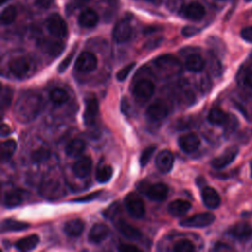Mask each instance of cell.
Segmentation results:
<instances>
[{"label": "cell", "instance_id": "cell-1", "mask_svg": "<svg viewBox=\"0 0 252 252\" xmlns=\"http://www.w3.org/2000/svg\"><path fill=\"white\" fill-rule=\"evenodd\" d=\"M41 108V99L32 92L23 93L15 106V117L22 123L32 121L36 117Z\"/></svg>", "mask_w": 252, "mask_h": 252}, {"label": "cell", "instance_id": "cell-2", "mask_svg": "<svg viewBox=\"0 0 252 252\" xmlns=\"http://www.w3.org/2000/svg\"><path fill=\"white\" fill-rule=\"evenodd\" d=\"M155 66L164 77L176 76L182 71L180 60L171 54H165L158 57L155 60Z\"/></svg>", "mask_w": 252, "mask_h": 252}, {"label": "cell", "instance_id": "cell-3", "mask_svg": "<svg viewBox=\"0 0 252 252\" xmlns=\"http://www.w3.org/2000/svg\"><path fill=\"white\" fill-rule=\"evenodd\" d=\"M124 205L129 215L135 219H141L145 215V205L140 197L134 193L126 195Z\"/></svg>", "mask_w": 252, "mask_h": 252}, {"label": "cell", "instance_id": "cell-4", "mask_svg": "<svg viewBox=\"0 0 252 252\" xmlns=\"http://www.w3.org/2000/svg\"><path fill=\"white\" fill-rule=\"evenodd\" d=\"M215 215L209 212L200 213L182 220L180 225L183 228H205L215 221Z\"/></svg>", "mask_w": 252, "mask_h": 252}, {"label": "cell", "instance_id": "cell-5", "mask_svg": "<svg viewBox=\"0 0 252 252\" xmlns=\"http://www.w3.org/2000/svg\"><path fill=\"white\" fill-rule=\"evenodd\" d=\"M131 36H132V27L129 19L123 18L119 22H117L112 32V37L114 41H116L118 44L126 43V41L130 39Z\"/></svg>", "mask_w": 252, "mask_h": 252}, {"label": "cell", "instance_id": "cell-6", "mask_svg": "<svg viewBox=\"0 0 252 252\" xmlns=\"http://www.w3.org/2000/svg\"><path fill=\"white\" fill-rule=\"evenodd\" d=\"M47 27L51 35L61 38L67 36L68 27L63 18L58 14H52L47 20Z\"/></svg>", "mask_w": 252, "mask_h": 252}, {"label": "cell", "instance_id": "cell-7", "mask_svg": "<svg viewBox=\"0 0 252 252\" xmlns=\"http://www.w3.org/2000/svg\"><path fill=\"white\" fill-rule=\"evenodd\" d=\"M98 66V59L97 56L90 52H84L82 53L76 62H75V68L79 72L83 73H89L94 71Z\"/></svg>", "mask_w": 252, "mask_h": 252}, {"label": "cell", "instance_id": "cell-8", "mask_svg": "<svg viewBox=\"0 0 252 252\" xmlns=\"http://www.w3.org/2000/svg\"><path fill=\"white\" fill-rule=\"evenodd\" d=\"M155 92L154 83L150 80L144 79L137 82L134 86L133 94L137 101L141 103H145L151 99Z\"/></svg>", "mask_w": 252, "mask_h": 252}, {"label": "cell", "instance_id": "cell-9", "mask_svg": "<svg viewBox=\"0 0 252 252\" xmlns=\"http://www.w3.org/2000/svg\"><path fill=\"white\" fill-rule=\"evenodd\" d=\"M146 114L151 121L160 122L169 114V108L162 100H157L147 108Z\"/></svg>", "mask_w": 252, "mask_h": 252}, {"label": "cell", "instance_id": "cell-10", "mask_svg": "<svg viewBox=\"0 0 252 252\" xmlns=\"http://www.w3.org/2000/svg\"><path fill=\"white\" fill-rule=\"evenodd\" d=\"M237 155H238V148L237 147H230L222 155L215 158L211 162V164H212L213 167H215V169H217V170L224 169V167H226L227 165H229L230 163H232L235 160Z\"/></svg>", "mask_w": 252, "mask_h": 252}, {"label": "cell", "instance_id": "cell-11", "mask_svg": "<svg viewBox=\"0 0 252 252\" xmlns=\"http://www.w3.org/2000/svg\"><path fill=\"white\" fill-rule=\"evenodd\" d=\"M140 191H143L151 200L154 201H163L166 196L169 189L167 186L163 183H155V184H150L146 187H142Z\"/></svg>", "mask_w": 252, "mask_h": 252}, {"label": "cell", "instance_id": "cell-12", "mask_svg": "<svg viewBox=\"0 0 252 252\" xmlns=\"http://www.w3.org/2000/svg\"><path fill=\"white\" fill-rule=\"evenodd\" d=\"M174 162L175 158L172 152H170L169 150H162L158 154L156 158V166L161 173L166 174L172 171Z\"/></svg>", "mask_w": 252, "mask_h": 252}, {"label": "cell", "instance_id": "cell-13", "mask_svg": "<svg viewBox=\"0 0 252 252\" xmlns=\"http://www.w3.org/2000/svg\"><path fill=\"white\" fill-rule=\"evenodd\" d=\"M180 12L184 18L192 20V21H199V20L203 19V17L206 14L204 6L201 3L196 2V1L190 2L189 4L185 5L180 10Z\"/></svg>", "mask_w": 252, "mask_h": 252}, {"label": "cell", "instance_id": "cell-14", "mask_svg": "<svg viewBox=\"0 0 252 252\" xmlns=\"http://www.w3.org/2000/svg\"><path fill=\"white\" fill-rule=\"evenodd\" d=\"M92 160L89 157H84L79 159L73 165V174L79 179L87 178L92 170Z\"/></svg>", "mask_w": 252, "mask_h": 252}, {"label": "cell", "instance_id": "cell-15", "mask_svg": "<svg viewBox=\"0 0 252 252\" xmlns=\"http://www.w3.org/2000/svg\"><path fill=\"white\" fill-rule=\"evenodd\" d=\"M179 145L180 149L185 153H193L200 146V139L195 133L184 134L179 139Z\"/></svg>", "mask_w": 252, "mask_h": 252}, {"label": "cell", "instance_id": "cell-16", "mask_svg": "<svg viewBox=\"0 0 252 252\" xmlns=\"http://www.w3.org/2000/svg\"><path fill=\"white\" fill-rule=\"evenodd\" d=\"M202 200L206 207L210 209H216L221 204V197L219 193L210 186H206L202 189Z\"/></svg>", "mask_w": 252, "mask_h": 252}, {"label": "cell", "instance_id": "cell-17", "mask_svg": "<svg viewBox=\"0 0 252 252\" xmlns=\"http://www.w3.org/2000/svg\"><path fill=\"white\" fill-rule=\"evenodd\" d=\"M30 62L25 57H17L14 58L9 65L11 73L17 78L25 77L30 71Z\"/></svg>", "mask_w": 252, "mask_h": 252}, {"label": "cell", "instance_id": "cell-18", "mask_svg": "<svg viewBox=\"0 0 252 252\" xmlns=\"http://www.w3.org/2000/svg\"><path fill=\"white\" fill-rule=\"evenodd\" d=\"M115 226L123 236L130 240H137L142 236V234L138 229L129 225L128 223H126L123 219L117 220L115 223Z\"/></svg>", "mask_w": 252, "mask_h": 252}, {"label": "cell", "instance_id": "cell-19", "mask_svg": "<svg viewBox=\"0 0 252 252\" xmlns=\"http://www.w3.org/2000/svg\"><path fill=\"white\" fill-rule=\"evenodd\" d=\"M99 22V15L98 13L91 9L87 8L83 10L78 18V23L83 28H93Z\"/></svg>", "mask_w": 252, "mask_h": 252}, {"label": "cell", "instance_id": "cell-20", "mask_svg": "<svg viewBox=\"0 0 252 252\" xmlns=\"http://www.w3.org/2000/svg\"><path fill=\"white\" fill-rule=\"evenodd\" d=\"M230 234L236 239L246 240L252 235V227L245 222H239L230 229Z\"/></svg>", "mask_w": 252, "mask_h": 252}, {"label": "cell", "instance_id": "cell-21", "mask_svg": "<svg viewBox=\"0 0 252 252\" xmlns=\"http://www.w3.org/2000/svg\"><path fill=\"white\" fill-rule=\"evenodd\" d=\"M99 114V103L96 98H90L86 103L85 112H84V120L86 125H92Z\"/></svg>", "mask_w": 252, "mask_h": 252}, {"label": "cell", "instance_id": "cell-22", "mask_svg": "<svg viewBox=\"0 0 252 252\" xmlns=\"http://www.w3.org/2000/svg\"><path fill=\"white\" fill-rule=\"evenodd\" d=\"M191 209V204L186 200H175L170 203L167 211L174 217H180L185 215Z\"/></svg>", "mask_w": 252, "mask_h": 252}, {"label": "cell", "instance_id": "cell-23", "mask_svg": "<svg viewBox=\"0 0 252 252\" xmlns=\"http://www.w3.org/2000/svg\"><path fill=\"white\" fill-rule=\"evenodd\" d=\"M109 234V229L105 224H96L89 233V240L93 243H100Z\"/></svg>", "mask_w": 252, "mask_h": 252}, {"label": "cell", "instance_id": "cell-24", "mask_svg": "<svg viewBox=\"0 0 252 252\" xmlns=\"http://www.w3.org/2000/svg\"><path fill=\"white\" fill-rule=\"evenodd\" d=\"M25 198V191L21 188L12 189L9 192H6L4 195V205L7 208H14L19 206Z\"/></svg>", "mask_w": 252, "mask_h": 252}, {"label": "cell", "instance_id": "cell-25", "mask_svg": "<svg viewBox=\"0 0 252 252\" xmlns=\"http://www.w3.org/2000/svg\"><path fill=\"white\" fill-rule=\"evenodd\" d=\"M85 229V224L82 220L75 219V220H70L65 223L64 225V233L71 237H77L82 234Z\"/></svg>", "mask_w": 252, "mask_h": 252}, {"label": "cell", "instance_id": "cell-26", "mask_svg": "<svg viewBox=\"0 0 252 252\" xmlns=\"http://www.w3.org/2000/svg\"><path fill=\"white\" fill-rule=\"evenodd\" d=\"M38 242H39L38 236L36 234H31V235H28L27 237L19 239L15 243V246L20 251H30L35 249L37 246Z\"/></svg>", "mask_w": 252, "mask_h": 252}, {"label": "cell", "instance_id": "cell-27", "mask_svg": "<svg viewBox=\"0 0 252 252\" xmlns=\"http://www.w3.org/2000/svg\"><path fill=\"white\" fill-rule=\"evenodd\" d=\"M85 148H86V143L82 139L76 138L71 140L68 143V145L65 148V152L69 157L76 158V157H79L84 152Z\"/></svg>", "mask_w": 252, "mask_h": 252}, {"label": "cell", "instance_id": "cell-28", "mask_svg": "<svg viewBox=\"0 0 252 252\" xmlns=\"http://www.w3.org/2000/svg\"><path fill=\"white\" fill-rule=\"evenodd\" d=\"M30 228V225L27 223H23L20 221H14L11 219H6L1 224V232H21Z\"/></svg>", "mask_w": 252, "mask_h": 252}, {"label": "cell", "instance_id": "cell-29", "mask_svg": "<svg viewBox=\"0 0 252 252\" xmlns=\"http://www.w3.org/2000/svg\"><path fill=\"white\" fill-rule=\"evenodd\" d=\"M229 117V114L226 113L220 108H214L210 110L208 114V120L211 124L214 125H224Z\"/></svg>", "mask_w": 252, "mask_h": 252}, {"label": "cell", "instance_id": "cell-30", "mask_svg": "<svg viewBox=\"0 0 252 252\" xmlns=\"http://www.w3.org/2000/svg\"><path fill=\"white\" fill-rule=\"evenodd\" d=\"M185 67L191 72H200L205 67V61L199 54H190L185 60Z\"/></svg>", "mask_w": 252, "mask_h": 252}, {"label": "cell", "instance_id": "cell-31", "mask_svg": "<svg viewBox=\"0 0 252 252\" xmlns=\"http://www.w3.org/2000/svg\"><path fill=\"white\" fill-rule=\"evenodd\" d=\"M41 47L46 53L53 56H58L64 50V45L59 40H45Z\"/></svg>", "mask_w": 252, "mask_h": 252}, {"label": "cell", "instance_id": "cell-32", "mask_svg": "<svg viewBox=\"0 0 252 252\" xmlns=\"http://www.w3.org/2000/svg\"><path fill=\"white\" fill-rule=\"evenodd\" d=\"M43 194L47 196L46 198H58L62 194V189L58 182H47L43 187Z\"/></svg>", "mask_w": 252, "mask_h": 252}, {"label": "cell", "instance_id": "cell-33", "mask_svg": "<svg viewBox=\"0 0 252 252\" xmlns=\"http://www.w3.org/2000/svg\"><path fill=\"white\" fill-rule=\"evenodd\" d=\"M17 144L15 142V140L13 139H8L4 142H2L1 144V160L4 161H8L13 154L15 153Z\"/></svg>", "mask_w": 252, "mask_h": 252}, {"label": "cell", "instance_id": "cell-34", "mask_svg": "<svg viewBox=\"0 0 252 252\" xmlns=\"http://www.w3.org/2000/svg\"><path fill=\"white\" fill-rule=\"evenodd\" d=\"M112 174H113V170H112V167L110 165H108V164L103 165L97 170L96 180L100 183H106L111 179Z\"/></svg>", "mask_w": 252, "mask_h": 252}, {"label": "cell", "instance_id": "cell-35", "mask_svg": "<svg viewBox=\"0 0 252 252\" xmlns=\"http://www.w3.org/2000/svg\"><path fill=\"white\" fill-rule=\"evenodd\" d=\"M50 98L52 100V102L55 105H63L64 103H66L69 99V96L67 94V92L63 89L60 88H56L54 89L51 94H50Z\"/></svg>", "mask_w": 252, "mask_h": 252}, {"label": "cell", "instance_id": "cell-36", "mask_svg": "<svg viewBox=\"0 0 252 252\" xmlns=\"http://www.w3.org/2000/svg\"><path fill=\"white\" fill-rule=\"evenodd\" d=\"M50 156L51 151L48 148H39L31 154V160L36 163H39L48 161L50 159Z\"/></svg>", "mask_w": 252, "mask_h": 252}, {"label": "cell", "instance_id": "cell-37", "mask_svg": "<svg viewBox=\"0 0 252 252\" xmlns=\"http://www.w3.org/2000/svg\"><path fill=\"white\" fill-rule=\"evenodd\" d=\"M13 90L9 86L2 87L1 90V108L4 111L6 108H8L12 103L13 99Z\"/></svg>", "mask_w": 252, "mask_h": 252}, {"label": "cell", "instance_id": "cell-38", "mask_svg": "<svg viewBox=\"0 0 252 252\" xmlns=\"http://www.w3.org/2000/svg\"><path fill=\"white\" fill-rule=\"evenodd\" d=\"M16 17L17 9L14 6H8L1 13V23L3 25H9L15 21Z\"/></svg>", "mask_w": 252, "mask_h": 252}, {"label": "cell", "instance_id": "cell-39", "mask_svg": "<svg viewBox=\"0 0 252 252\" xmlns=\"http://www.w3.org/2000/svg\"><path fill=\"white\" fill-rule=\"evenodd\" d=\"M195 249L193 243L188 239H181L178 241L174 247L176 252H192Z\"/></svg>", "mask_w": 252, "mask_h": 252}, {"label": "cell", "instance_id": "cell-40", "mask_svg": "<svg viewBox=\"0 0 252 252\" xmlns=\"http://www.w3.org/2000/svg\"><path fill=\"white\" fill-rule=\"evenodd\" d=\"M238 126V120L234 115L229 114V117L226 121V123L224 124V127H225V132L227 135H230L231 133H233Z\"/></svg>", "mask_w": 252, "mask_h": 252}, {"label": "cell", "instance_id": "cell-41", "mask_svg": "<svg viewBox=\"0 0 252 252\" xmlns=\"http://www.w3.org/2000/svg\"><path fill=\"white\" fill-rule=\"evenodd\" d=\"M156 150V147L155 146H151V147H148L146 148L142 154H141V157H140V164L142 167L146 166L147 163L150 162L151 158L153 157V154Z\"/></svg>", "mask_w": 252, "mask_h": 252}, {"label": "cell", "instance_id": "cell-42", "mask_svg": "<svg viewBox=\"0 0 252 252\" xmlns=\"http://www.w3.org/2000/svg\"><path fill=\"white\" fill-rule=\"evenodd\" d=\"M135 62H131V63H129L128 65H126V66H124L122 69H120L119 71H118V73L116 74V79L118 80V81H120V82H122V81H124L126 78L128 77V75L130 74V72L133 70V68L135 67Z\"/></svg>", "mask_w": 252, "mask_h": 252}, {"label": "cell", "instance_id": "cell-43", "mask_svg": "<svg viewBox=\"0 0 252 252\" xmlns=\"http://www.w3.org/2000/svg\"><path fill=\"white\" fill-rule=\"evenodd\" d=\"M118 210H119V206H118L116 203H114V204H112L108 210H106V211L104 212V215H105L107 218L112 220V219L114 218V216L117 214Z\"/></svg>", "mask_w": 252, "mask_h": 252}, {"label": "cell", "instance_id": "cell-44", "mask_svg": "<svg viewBox=\"0 0 252 252\" xmlns=\"http://www.w3.org/2000/svg\"><path fill=\"white\" fill-rule=\"evenodd\" d=\"M54 3V0H35V4L38 8L41 9H49Z\"/></svg>", "mask_w": 252, "mask_h": 252}, {"label": "cell", "instance_id": "cell-45", "mask_svg": "<svg viewBox=\"0 0 252 252\" xmlns=\"http://www.w3.org/2000/svg\"><path fill=\"white\" fill-rule=\"evenodd\" d=\"M73 55H74V52L71 53V54H69L68 56H67L65 59H63V61L59 64V66H58V71H59L60 73L64 72V71L69 67V65H70V63H71V61H72V59H73Z\"/></svg>", "mask_w": 252, "mask_h": 252}, {"label": "cell", "instance_id": "cell-46", "mask_svg": "<svg viewBox=\"0 0 252 252\" xmlns=\"http://www.w3.org/2000/svg\"><path fill=\"white\" fill-rule=\"evenodd\" d=\"M240 36L244 40L248 41V43H252V27L243 28L240 32Z\"/></svg>", "mask_w": 252, "mask_h": 252}, {"label": "cell", "instance_id": "cell-47", "mask_svg": "<svg viewBox=\"0 0 252 252\" xmlns=\"http://www.w3.org/2000/svg\"><path fill=\"white\" fill-rule=\"evenodd\" d=\"M101 194V191H97V192H94V193H91L87 196H84V197H81V198H77L75 200H73V202H78V203H83V202H89L93 199H96L99 195Z\"/></svg>", "mask_w": 252, "mask_h": 252}, {"label": "cell", "instance_id": "cell-48", "mask_svg": "<svg viewBox=\"0 0 252 252\" xmlns=\"http://www.w3.org/2000/svg\"><path fill=\"white\" fill-rule=\"evenodd\" d=\"M118 250L122 251V252H137V251H140V249L137 246L132 245V244H120L119 247H118Z\"/></svg>", "mask_w": 252, "mask_h": 252}, {"label": "cell", "instance_id": "cell-49", "mask_svg": "<svg viewBox=\"0 0 252 252\" xmlns=\"http://www.w3.org/2000/svg\"><path fill=\"white\" fill-rule=\"evenodd\" d=\"M197 33H199V30L195 27H191V26H187V27H184L183 30H182V35L186 37L188 36H195Z\"/></svg>", "mask_w": 252, "mask_h": 252}, {"label": "cell", "instance_id": "cell-50", "mask_svg": "<svg viewBox=\"0 0 252 252\" xmlns=\"http://www.w3.org/2000/svg\"><path fill=\"white\" fill-rule=\"evenodd\" d=\"M214 250H217V251H223V250H232V247L229 246L228 244L226 243H223V242H218L216 243L215 247H214Z\"/></svg>", "mask_w": 252, "mask_h": 252}, {"label": "cell", "instance_id": "cell-51", "mask_svg": "<svg viewBox=\"0 0 252 252\" xmlns=\"http://www.w3.org/2000/svg\"><path fill=\"white\" fill-rule=\"evenodd\" d=\"M210 86H211V83H210L209 78H203L202 79V85H201V89L203 91H208L210 89Z\"/></svg>", "mask_w": 252, "mask_h": 252}, {"label": "cell", "instance_id": "cell-52", "mask_svg": "<svg viewBox=\"0 0 252 252\" xmlns=\"http://www.w3.org/2000/svg\"><path fill=\"white\" fill-rule=\"evenodd\" d=\"M0 132H1L2 136H7V135H9L11 133V129H10V127H9L7 124L3 123L2 126H1V130H0Z\"/></svg>", "mask_w": 252, "mask_h": 252}, {"label": "cell", "instance_id": "cell-53", "mask_svg": "<svg viewBox=\"0 0 252 252\" xmlns=\"http://www.w3.org/2000/svg\"><path fill=\"white\" fill-rule=\"evenodd\" d=\"M121 109H122V111H123L124 113H128V111H129V103H128L127 100H125V99L122 100V103H121Z\"/></svg>", "mask_w": 252, "mask_h": 252}, {"label": "cell", "instance_id": "cell-54", "mask_svg": "<svg viewBox=\"0 0 252 252\" xmlns=\"http://www.w3.org/2000/svg\"><path fill=\"white\" fill-rule=\"evenodd\" d=\"M244 81H245V84H246V85H247L248 87L252 88V71L248 72V73L245 75Z\"/></svg>", "mask_w": 252, "mask_h": 252}, {"label": "cell", "instance_id": "cell-55", "mask_svg": "<svg viewBox=\"0 0 252 252\" xmlns=\"http://www.w3.org/2000/svg\"><path fill=\"white\" fill-rule=\"evenodd\" d=\"M77 1H79V2H86V1H89V0H77Z\"/></svg>", "mask_w": 252, "mask_h": 252}, {"label": "cell", "instance_id": "cell-56", "mask_svg": "<svg viewBox=\"0 0 252 252\" xmlns=\"http://www.w3.org/2000/svg\"><path fill=\"white\" fill-rule=\"evenodd\" d=\"M6 1H8V0H0V2H1L2 4H3V3H5Z\"/></svg>", "mask_w": 252, "mask_h": 252}, {"label": "cell", "instance_id": "cell-57", "mask_svg": "<svg viewBox=\"0 0 252 252\" xmlns=\"http://www.w3.org/2000/svg\"><path fill=\"white\" fill-rule=\"evenodd\" d=\"M251 178H252V162H251Z\"/></svg>", "mask_w": 252, "mask_h": 252}, {"label": "cell", "instance_id": "cell-58", "mask_svg": "<svg viewBox=\"0 0 252 252\" xmlns=\"http://www.w3.org/2000/svg\"><path fill=\"white\" fill-rule=\"evenodd\" d=\"M245 1H248V2H250V1H252V0H245Z\"/></svg>", "mask_w": 252, "mask_h": 252}, {"label": "cell", "instance_id": "cell-59", "mask_svg": "<svg viewBox=\"0 0 252 252\" xmlns=\"http://www.w3.org/2000/svg\"><path fill=\"white\" fill-rule=\"evenodd\" d=\"M147 1H155V0H147Z\"/></svg>", "mask_w": 252, "mask_h": 252}]
</instances>
